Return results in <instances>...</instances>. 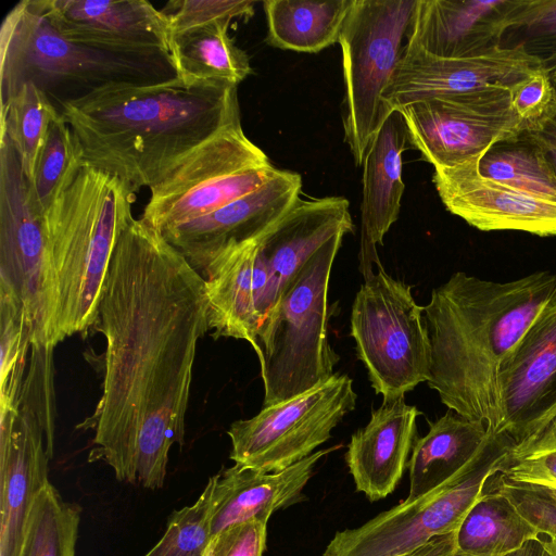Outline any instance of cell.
I'll return each mask as SVG.
<instances>
[{
  "instance_id": "25",
  "label": "cell",
  "mask_w": 556,
  "mask_h": 556,
  "mask_svg": "<svg viewBox=\"0 0 556 556\" xmlns=\"http://www.w3.org/2000/svg\"><path fill=\"white\" fill-rule=\"evenodd\" d=\"M258 240L226 250L201 274L208 300L210 330L215 339H242L255 346L258 320L253 270Z\"/></svg>"
},
{
  "instance_id": "13",
  "label": "cell",
  "mask_w": 556,
  "mask_h": 556,
  "mask_svg": "<svg viewBox=\"0 0 556 556\" xmlns=\"http://www.w3.org/2000/svg\"><path fill=\"white\" fill-rule=\"evenodd\" d=\"M357 394L348 375L286 401L263 406L252 418L237 420L227 431L235 464L278 472L306 458L331 438V431L355 408Z\"/></svg>"
},
{
  "instance_id": "6",
  "label": "cell",
  "mask_w": 556,
  "mask_h": 556,
  "mask_svg": "<svg viewBox=\"0 0 556 556\" xmlns=\"http://www.w3.org/2000/svg\"><path fill=\"white\" fill-rule=\"evenodd\" d=\"M346 232L326 241L288 283L265 317L253 348L261 365L264 406L330 379L338 356L328 340V287Z\"/></svg>"
},
{
  "instance_id": "48",
  "label": "cell",
  "mask_w": 556,
  "mask_h": 556,
  "mask_svg": "<svg viewBox=\"0 0 556 556\" xmlns=\"http://www.w3.org/2000/svg\"><path fill=\"white\" fill-rule=\"evenodd\" d=\"M460 556H467V555H460Z\"/></svg>"
},
{
  "instance_id": "18",
  "label": "cell",
  "mask_w": 556,
  "mask_h": 556,
  "mask_svg": "<svg viewBox=\"0 0 556 556\" xmlns=\"http://www.w3.org/2000/svg\"><path fill=\"white\" fill-rule=\"evenodd\" d=\"M45 1L54 26L72 41L115 54L172 60L168 18L149 1Z\"/></svg>"
},
{
  "instance_id": "26",
  "label": "cell",
  "mask_w": 556,
  "mask_h": 556,
  "mask_svg": "<svg viewBox=\"0 0 556 556\" xmlns=\"http://www.w3.org/2000/svg\"><path fill=\"white\" fill-rule=\"evenodd\" d=\"M490 428L448 409L419 438L408 463L409 492L406 501L418 500L456 476L480 451Z\"/></svg>"
},
{
  "instance_id": "34",
  "label": "cell",
  "mask_w": 556,
  "mask_h": 556,
  "mask_svg": "<svg viewBox=\"0 0 556 556\" xmlns=\"http://www.w3.org/2000/svg\"><path fill=\"white\" fill-rule=\"evenodd\" d=\"M506 481L556 488V415L515 442L495 468Z\"/></svg>"
},
{
  "instance_id": "29",
  "label": "cell",
  "mask_w": 556,
  "mask_h": 556,
  "mask_svg": "<svg viewBox=\"0 0 556 556\" xmlns=\"http://www.w3.org/2000/svg\"><path fill=\"white\" fill-rule=\"evenodd\" d=\"M538 535L508 497L484 484L456 529L455 543L462 555L504 556Z\"/></svg>"
},
{
  "instance_id": "10",
  "label": "cell",
  "mask_w": 556,
  "mask_h": 556,
  "mask_svg": "<svg viewBox=\"0 0 556 556\" xmlns=\"http://www.w3.org/2000/svg\"><path fill=\"white\" fill-rule=\"evenodd\" d=\"M241 125L212 137L150 188L141 218L160 232L218 210L276 173Z\"/></svg>"
},
{
  "instance_id": "22",
  "label": "cell",
  "mask_w": 556,
  "mask_h": 556,
  "mask_svg": "<svg viewBox=\"0 0 556 556\" xmlns=\"http://www.w3.org/2000/svg\"><path fill=\"white\" fill-rule=\"evenodd\" d=\"M408 142L406 126L399 110H393L376 134L363 163L361 203L359 271L365 280L374 267L383 268L378 247L396 222L405 185L402 154Z\"/></svg>"
},
{
  "instance_id": "1",
  "label": "cell",
  "mask_w": 556,
  "mask_h": 556,
  "mask_svg": "<svg viewBox=\"0 0 556 556\" xmlns=\"http://www.w3.org/2000/svg\"><path fill=\"white\" fill-rule=\"evenodd\" d=\"M104 376L90 460L118 481L156 490L184 444L198 341L210 330L203 276L163 235L134 218L115 247L94 325Z\"/></svg>"
},
{
  "instance_id": "14",
  "label": "cell",
  "mask_w": 556,
  "mask_h": 556,
  "mask_svg": "<svg viewBox=\"0 0 556 556\" xmlns=\"http://www.w3.org/2000/svg\"><path fill=\"white\" fill-rule=\"evenodd\" d=\"M399 111L409 144L434 168L462 164L526 131L511 109L507 86L429 98Z\"/></svg>"
},
{
  "instance_id": "47",
  "label": "cell",
  "mask_w": 556,
  "mask_h": 556,
  "mask_svg": "<svg viewBox=\"0 0 556 556\" xmlns=\"http://www.w3.org/2000/svg\"><path fill=\"white\" fill-rule=\"evenodd\" d=\"M203 556H206V549H205V552H204V555H203Z\"/></svg>"
},
{
  "instance_id": "27",
  "label": "cell",
  "mask_w": 556,
  "mask_h": 556,
  "mask_svg": "<svg viewBox=\"0 0 556 556\" xmlns=\"http://www.w3.org/2000/svg\"><path fill=\"white\" fill-rule=\"evenodd\" d=\"M354 0H266L268 45L296 52L316 53L339 42Z\"/></svg>"
},
{
  "instance_id": "46",
  "label": "cell",
  "mask_w": 556,
  "mask_h": 556,
  "mask_svg": "<svg viewBox=\"0 0 556 556\" xmlns=\"http://www.w3.org/2000/svg\"><path fill=\"white\" fill-rule=\"evenodd\" d=\"M548 73H549V76L554 83V85L556 86V63L553 64V65H549L546 67Z\"/></svg>"
},
{
  "instance_id": "16",
  "label": "cell",
  "mask_w": 556,
  "mask_h": 556,
  "mask_svg": "<svg viewBox=\"0 0 556 556\" xmlns=\"http://www.w3.org/2000/svg\"><path fill=\"white\" fill-rule=\"evenodd\" d=\"M301 188L298 173L277 169L255 191L161 233L202 274L226 250L267 233L296 202Z\"/></svg>"
},
{
  "instance_id": "5",
  "label": "cell",
  "mask_w": 556,
  "mask_h": 556,
  "mask_svg": "<svg viewBox=\"0 0 556 556\" xmlns=\"http://www.w3.org/2000/svg\"><path fill=\"white\" fill-rule=\"evenodd\" d=\"M177 76L167 58L122 55L64 37L52 23L45 0H22L5 15L0 30V104L33 83L56 108L110 84H153Z\"/></svg>"
},
{
  "instance_id": "40",
  "label": "cell",
  "mask_w": 556,
  "mask_h": 556,
  "mask_svg": "<svg viewBox=\"0 0 556 556\" xmlns=\"http://www.w3.org/2000/svg\"><path fill=\"white\" fill-rule=\"evenodd\" d=\"M517 29L525 50L547 67L556 63V0H526Z\"/></svg>"
},
{
  "instance_id": "33",
  "label": "cell",
  "mask_w": 556,
  "mask_h": 556,
  "mask_svg": "<svg viewBox=\"0 0 556 556\" xmlns=\"http://www.w3.org/2000/svg\"><path fill=\"white\" fill-rule=\"evenodd\" d=\"M84 163L83 150L59 112L49 124L29 182L33 201L42 215Z\"/></svg>"
},
{
  "instance_id": "45",
  "label": "cell",
  "mask_w": 556,
  "mask_h": 556,
  "mask_svg": "<svg viewBox=\"0 0 556 556\" xmlns=\"http://www.w3.org/2000/svg\"><path fill=\"white\" fill-rule=\"evenodd\" d=\"M540 539L543 541L547 549L556 556V535H548L545 533L539 532Z\"/></svg>"
},
{
  "instance_id": "20",
  "label": "cell",
  "mask_w": 556,
  "mask_h": 556,
  "mask_svg": "<svg viewBox=\"0 0 556 556\" xmlns=\"http://www.w3.org/2000/svg\"><path fill=\"white\" fill-rule=\"evenodd\" d=\"M526 0H417L406 46L444 59H463L501 46L520 23Z\"/></svg>"
},
{
  "instance_id": "43",
  "label": "cell",
  "mask_w": 556,
  "mask_h": 556,
  "mask_svg": "<svg viewBox=\"0 0 556 556\" xmlns=\"http://www.w3.org/2000/svg\"><path fill=\"white\" fill-rule=\"evenodd\" d=\"M532 134L542 144L556 175V115L540 131Z\"/></svg>"
},
{
  "instance_id": "31",
  "label": "cell",
  "mask_w": 556,
  "mask_h": 556,
  "mask_svg": "<svg viewBox=\"0 0 556 556\" xmlns=\"http://www.w3.org/2000/svg\"><path fill=\"white\" fill-rule=\"evenodd\" d=\"M80 507L49 482L30 509L20 556H75Z\"/></svg>"
},
{
  "instance_id": "24",
  "label": "cell",
  "mask_w": 556,
  "mask_h": 556,
  "mask_svg": "<svg viewBox=\"0 0 556 556\" xmlns=\"http://www.w3.org/2000/svg\"><path fill=\"white\" fill-rule=\"evenodd\" d=\"M334 448L316 451L278 472H263L237 464L218 472L211 538L250 519L268 521L275 510L299 502L317 463Z\"/></svg>"
},
{
  "instance_id": "12",
  "label": "cell",
  "mask_w": 556,
  "mask_h": 556,
  "mask_svg": "<svg viewBox=\"0 0 556 556\" xmlns=\"http://www.w3.org/2000/svg\"><path fill=\"white\" fill-rule=\"evenodd\" d=\"M53 375L28 371L15 406L0 408V556H20L27 520L50 482Z\"/></svg>"
},
{
  "instance_id": "2",
  "label": "cell",
  "mask_w": 556,
  "mask_h": 556,
  "mask_svg": "<svg viewBox=\"0 0 556 556\" xmlns=\"http://www.w3.org/2000/svg\"><path fill=\"white\" fill-rule=\"evenodd\" d=\"M237 86L110 84L56 109L84 162L116 175L132 192L152 188L205 141L241 125Z\"/></svg>"
},
{
  "instance_id": "11",
  "label": "cell",
  "mask_w": 556,
  "mask_h": 556,
  "mask_svg": "<svg viewBox=\"0 0 556 556\" xmlns=\"http://www.w3.org/2000/svg\"><path fill=\"white\" fill-rule=\"evenodd\" d=\"M0 141V295L23 308L31 346L54 348L55 300L43 215L13 144L5 135Z\"/></svg>"
},
{
  "instance_id": "44",
  "label": "cell",
  "mask_w": 556,
  "mask_h": 556,
  "mask_svg": "<svg viewBox=\"0 0 556 556\" xmlns=\"http://www.w3.org/2000/svg\"><path fill=\"white\" fill-rule=\"evenodd\" d=\"M504 556H554L538 535Z\"/></svg>"
},
{
  "instance_id": "36",
  "label": "cell",
  "mask_w": 556,
  "mask_h": 556,
  "mask_svg": "<svg viewBox=\"0 0 556 556\" xmlns=\"http://www.w3.org/2000/svg\"><path fill=\"white\" fill-rule=\"evenodd\" d=\"M30 348V329L23 308L0 295V408L17 404Z\"/></svg>"
},
{
  "instance_id": "23",
  "label": "cell",
  "mask_w": 556,
  "mask_h": 556,
  "mask_svg": "<svg viewBox=\"0 0 556 556\" xmlns=\"http://www.w3.org/2000/svg\"><path fill=\"white\" fill-rule=\"evenodd\" d=\"M420 412L405 396L383 402L351 438L345 454L356 490L370 501L393 492L413 447Z\"/></svg>"
},
{
  "instance_id": "17",
  "label": "cell",
  "mask_w": 556,
  "mask_h": 556,
  "mask_svg": "<svg viewBox=\"0 0 556 556\" xmlns=\"http://www.w3.org/2000/svg\"><path fill=\"white\" fill-rule=\"evenodd\" d=\"M498 401L497 431L516 442L556 415V291L504 359Z\"/></svg>"
},
{
  "instance_id": "30",
  "label": "cell",
  "mask_w": 556,
  "mask_h": 556,
  "mask_svg": "<svg viewBox=\"0 0 556 556\" xmlns=\"http://www.w3.org/2000/svg\"><path fill=\"white\" fill-rule=\"evenodd\" d=\"M478 169L486 178L528 192L556 200V175L542 144L532 132L497 141L484 150Z\"/></svg>"
},
{
  "instance_id": "8",
  "label": "cell",
  "mask_w": 556,
  "mask_h": 556,
  "mask_svg": "<svg viewBox=\"0 0 556 556\" xmlns=\"http://www.w3.org/2000/svg\"><path fill=\"white\" fill-rule=\"evenodd\" d=\"M515 442L506 431L490 428L480 451L451 480L418 500H405L358 528L337 532L324 556H402L434 536L456 531Z\"/></svg>"
},
{
  "instance_id": "7",
  "label": "cell",
  "mask_w": 556,
  "mask_h": 556,
  "mask_svg": "<svg viewBox=\"0 0 556 556\" xmlns=\"http://www.w3.org/2000/svg\"><path fill=\"white\" fill-rule=\"evenodd\" d=\"M417 0H354L339 45L345 85L344 141L357 166L391 113L382 101L402 58Z\"/></svg>"
},
{
  "instance_id": "42",
  "label": "cell",
  "mask_w": 556,
  "mask_h": 556,
  "mask_svg": "<svg viewBox=\"0 0 556 556\" xmlns=\"http://www.w3.org/2000/svg\"><path fill=\"white\" fill-rule=\"evenodd\" d=\"M455 543V531L434 536L424 545L402 556H460Z\"/></svg>"
},
{
  "instance_id": "41",
  "label": "cell",
  "mask_w": 556,
  "mask_h": 556,
  "mask_svg": "<svg viewBox=\"0 0 556 556\" xmlns=\"http://www.w3.org/2000/svg\"><path fill=\"white\" fill-rule=\"evenodd\" d=\"M267 521L250 519L231 525L210 539L206 556H262Z\"/></svg>"
},
{
  "instance_id": "39",
  "label": "cell",
  "mask_w": 556,
  "mask_h": 556,
  "mask_svg": "<svg viewBox=\"0 0 556 556\" xmlns=\"http://www.w3.org/2000/svg\"><path fill=\"white\" fill-rule=\"evenodd\" d=\"M485 485L508 497L540 533L556 535V488L506 481L495 473Z\"/></svg>"
},
{
  "instance_id": "4",
  "label": "cell",
  "mask_w": 556,
  "mask_h": 556,
  "mask_svg": "<svg viewBox=\"0 0 556 556\" xmlns=\"http://www.w3.org/2000/svg\"><path fill=\"white\" fill-rule=\"evenodd\" d=\"M136 193L116 175L84 163L43 214L54 291V344L93 327L111 260Z\"/></svg>"
},
{
  "instance_id": "9",
  "label": "cell",
  "mask_w": 556,
  "mask_h": 556,
  "mask_svg": "<svg viewBox=\"0 0 556 556\" xmlns=\"http://www.w3.org/2000/svg\"><path fill=\"white\" fill-rule=\"evenodd\" d=\"M351 336L372 389L383 402L412 391L430 375L431 349L412 286L383 268L357 291L351 312Z\"/></svg>"
},
{
  "instance_id": "35",
  "label": "cell",
  "mask_w": 556,
  "mask_h": 556,
  "mask_svg": "<svg viewBox=\"0 0 556 556\" xmlns=\"http://www.w3.org/2000/svg\"><path fill=\"white\" fill-rule=\"evenodd\" d=\"M217 473L192 505L174 511L161 540L144 556H203L210 542Z\"/></svg>"
},
{
  "instance_id": "21",
  "label": "cell",
  "mask_w": 556,
  "mask_h": 556,
  "mask_svg": "<svg viewBox=\"0 0 556 556\" xmlns=\"http://www.w3.org/2000/svg\"><path fill=\"white\" fill-rule=\"evenodd\" d=\"M353 230L349 201L345 198L296 200L257 243V256L268 276L261 325L308 258L332 236Z\"/></svg>"
},
{
  "instance_id": "3",
  "label": "cell",
  "mask_w": 556,
  "mask_h": 556,
  "mask_svg": "<svg viewBox=\"0 0 556 556\" xmlns=\"http://www.w3.org/2000/svg\"><path fill=\"white\" fill-rule=\"evenodd\" d=\"M556 291V274L497 282L463 271L434 288L424 306L431 359L429 388L450 410L497 430L504 359Z\"/></svg>"
},
{
  "instance_id": "37",
  "label": "cell",
  "mask_w": 556,
  "mask_h": 556,
  "mask_svg": "<svg viewBox=\"0 0 556 556\" xmlns=\"http://www.w3.org/2000/svg\"><path fill=\"white\" fill-rule=\"evenodd\" d=\"M254 1L249 0H178L163 10L169 23L172 38L193 30L230 25L235 18L249 20L254 14Z\"/></svg>"
},
{
  "instance_id": "15",
  "label": "cell",
  "mask_w": 556,
  "mask_h": 556,
  "mask_svg": "<svg viewBox=\"0 0 556 556\" xmlns=\"http://www.w3.org/2000/svg\"><path fill=\"white\" fill-rule=\"evenodd\" d=\"M543 66L544 63L521 45L498 46L470 58L444 59L405 43L382 101L393 111L420 100L486 86L510 87Z\"/></svg>"
},
{
  "instance_id": "32",
  "label": "cell",
  "mask_w": 556,
  "mask_h": 556,
  "mask_svg": "<svg viewBox=\"0 0 556 556\" xmlns=\"http://www.w3.org/2000/svg\"><path fill=\"white\" fill-rule=\"evenodd\" d=\"M58 114L49 96L33 83L22 85L1 106V135L13 144L29 182L49 124Z\"/></svg>"
},
{
  "instance_id": "28",
  "label": "cell",
  "mask_w": 556,
  "mask_h": 556,
  "mask_svg": "<svg viewBox=\"0 0 556 556\" xmlns=\"http://www.w3.org/2000/svg\"><path fill=\"white\" fill-rule=\"evenodd\" d=\"M216 25L172 38L170 55L177 76L187 84L237 86L251 73L250 58Z\"/></svg>"
},
{
  "instance_id": "19",
  "label": "cell",
  "mask_w": 556,
  "mask_h": 556,
  "mask_svg": "<svg viewBox=\"0 0 556 556\" xmlns=\"http://www.w3.org/2000/svg\"><path fill=\"white\" fill-rule=\"evenodd\" d=\"M479 155L452 167H435L432 181L448 212L482 231L517 230L556 236V200L484 177Z\"/></svg>"
},
{
  "instance_id": "38",
  "label": "cell",
  "mask_w": 556,
  "mask_h": 556,
  "mask_svg": "<svg viewBox=\"0 0 556 556\" xmlns=\"http://www.w3.org/2000/svg\"><path fill=\"white\" fill-rule=\"evenodd\" d=\"M510 105L526 131H540L556 115V86L545 66L509 87Z\"/></svg>"
}]
</instances>
